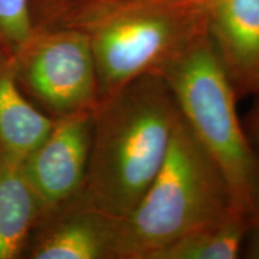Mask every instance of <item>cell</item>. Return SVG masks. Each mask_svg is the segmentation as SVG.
I'll return each mask as SVG.
<instances>
[{
    "instance_id": "cell-6",
    "label": "cell",
    "mask_w": 259,
    "mask_h": 259,
    "mask_svg": "<svg viewBox=\"0 0 259 259\" xmlns=\"http://www.w3.org/2000/svg\"><path fill=\"white\" fill-rule=\"evenodd\" d=\"M94 112L54 120L51 131L22 160L25 177L46 213L82 191L92 150Z\"/></svg>"
},
{
    "instance_id": "cell-1",
    "label": "cell",
    "mask_w": 259,
    "mask_h": 259,
    "mask_svg": "<svg viewBox=\"0 0 259 259\" xmlns=\"http://www.w3.org/2000/svg\"><path fill=\"white\" fill-rule=\"evenodd\" d=\"M180 115L169 84L147 73L102 100L94 112L88 171L80 194L124 219L160 170Z\"/></svg>"
},
{
    "instance_id": "cell-12",
    "label": "cell",
    "mask_w": 259,
    "mask_h": 259,
    "mask_svg": "<svg viewBox=\"0 0 259 259\" xmlns=\"http://www.w3.org/2000/svg\"><path fill=\"white\" fill-rule=\"evenodd\" d=\"M35 31L31 0H0V46L14 57Z\"/></svg>"
},
{
    "instance_id": "cell-13",
    "label": "cell",
    "mask_w": 259,
    "mask_h": 259,
    "mask_svg": "<svg viewBox=\"0 0 259 259\" xmlns=\"http://www.w3.org/2000/svg\"><path fill=\"white\" fill-rule=\"evenodd\" d=\"M245 254L247 258L259 259V223L252 225L246 234Z\"/></svg>"
},
{
    "instance_id": "cell-2",
    "label": "cell",
    "mask_w": 259,
    "mask_h": 259,
    "mask_svg": "<svg viewBox=\"0 0 259 259\" xmlns=\"http://www.w3.org/2000/svg\"><path fill=\"white\" fill-rule=\"evenodd\" d=\"M235 212L225 178L180 113L160 170L135 209L118 220L115 259H154Z\"/></svg>"
},
{
    "instance_id": "cell-9",
    "label": "cell",
    "mask_w": 259,
    "mask_h": 259,
    "mask_svg": "<svg viewBox=\"0 0 259 259\" xmlns=\"http://www.w3.org/2000/svg\"><path fill=\"white\" fill-rule=\"evenodd\" d=\"M44 210L22 158L0 154V259L23 258Z\"/></svg>"
},
{
    "instance_id": "cell-14",
    "label": "cell",
    "mask_w": 259,
    "mask_h": 259,
    "mask_svg": "<svg viewBox=\"0 0 259 259\" xmlns=\"http://www.w3.org/2000/svg\"><path fill=\"white\" fill-rule=\"evenodd\" d=\"M163 2L177 3V4H185V5H194V6H202V8L210 9V6L215 0H163Z\"/></svg>"
},
{
    "instance_id": "cell-15",
    "label": "cell",
    "mask_w": 259,
    "mask_h": 259,
    "mask_svg": "<svg viewBox=\"0 0 259 259\" xmlns=\"http://www.w3.org/2000/svg\"><path fill=\"white\" fill-rule=\"evenodd\" d=\"M257 128H258V135H259V113H258V119H257Z\"/></svg>"
},
{
    "instance_id": "cell-10",
    "label": "cell",
    "mask_w": 259,
    "mask_h": 259,
    "mask_svg": "<svg viewBox=\"0 0 259 259\" xmlns=\"http://www.w3.org/2000/svg\"><path fill=\"white\" fill-rule=\"evenodd\" d=\"M53 122L19 88L12 56L0 46V154L23 160L46 137Z\"/></svg>"
},
{
    "instance_id": "cell-3",
    "label": "cell",
    "mask_w": 259,
    "mask_h": 259,
    "mask_svg": "<svg viewBox=\"0 0 259 259\" xmlns=\"http://www.w3.org/2000/svg\"><path fill=\"white\" fill-rule=\"evenodd\" d=\"M160 73L225 178L235 210L251 226L259 223V157L242 131L236 93L215 47L202 37Z\"/></svg>"
},
{
    "instance_id": "cell-8",
    "label": "cell",
    "mask_w": 259,
    "mask_h": 259,
    "mask_svg": "<svg viewBox=\"0 0 259 259\" xmlns=\"http://www.w3.org/2000/svg\"><path fill=\"white\" fill-rule=\"evenodd\" d=\"M219 50L236 95L259 92V0H215L210 6Z\"/></svg>"
},
{
    "instance_id": "cell-5",
    "label": "cell",
    "mask_w": 259,
    "mask_h": 259,
    "mask_svg": "<svg viewBox=\"0 0 259 259\" xmlns=\"http://www.w3.org/2000/svg\"><path fill=\"white\" fill-rule=\"evenodd\" d=\"M19 88L53 120L99 106L92 44L77 28L35 30L12 57Z\"/></svg>"
},
{
    "instance_id": "cell-4",
    "label": "cell",
    "mask_w": 259,
    "mask_h": 259,
    "mask_svg": "<svg viewBox=\"0 0 259 259\" xmlns=\"http://www.w3.org/2000/svg\"><path fill=\"white\" fill-rule=\"evenodd\" d=\"M202 6H125L95 0L74 28L85 31L95 60L99 103L147 73H160L203 37Z\"/></svg>"
},
{
    "instance_id": "cell-11",
    "label": "cell",
    "mask_w": 259,
    "mask_h": 259,
    "mask_svg": "<svg viewBox=\"0 0 259 259\" xmlns=\"http://www.w3.org/2000/svg\"><path fill=\"white\" fill-rule=\"evenodd\" d=\"M251 223L239 212L225 221L184 236L154 259H235L240 254Z\"/></svg>"
},
{
    "instance_id": "cell-7",
    "label": "cell",
    "mask_w": 259,
    "mask_h": 259,
    "mask_svg": "<svg viewBox=\"0 0 259 259\" xmlns=\"http://www.w3.org/2000/svg\"><path fill=\"white\" fill-rule=\"evenodd\" d=\"M118 220L79 192L41 219L23 258L115 259Z\"/></svg>"
}]
</instances>
